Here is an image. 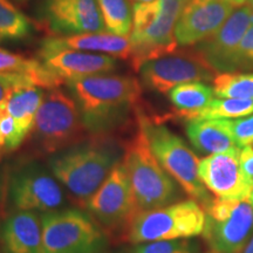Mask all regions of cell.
I'll return each mask as SVG.
<instances>
[{
  "instance_id": "obj_1",
  "label": "cell",
  "mask_w": 253,
  "mask_h": 253,
  "mask_svg": "<svg viewBox=\"0 0 253 253\" xmlns=\"http://www.w3.org/2000/svg\"><path fill=\"white\" fill-rule=\"evenodd\" d=\"M87 131L107 136L128 121L141 97V84L128 75L100 74L66 82Z\"/></svg>"
},
{
  "instance_id": "obj_2",
  "label": "cell",
  "mask_w": 253,
  "mask_h": 253,
  "mask_svg": "<svg viewBox=\"0 0 253 253\" xmlns=\"http://www.w3.org/2000/svg\"><path fill=\"white\" fill-rule=\"evenodd\" d=\"M123 148L107 136H95L90 141L66 148L48 161L49 170L68 190L78 205L87 202L121 162Z\"/></svg>"
},
{
  "instance_id": "obj_3",
  "label": "cell",
  "mask_w": 253,
  "mask_h": 253,
  "mask_svg": "<svg viewBox=\"0 0 253 253\" xmlns=\"http://www.w3.org/2000/svg\"><path fill=\"white\" fill-rule=\"evenodd\" d=\"M186 0H153L132 6L130 59L138 71L143 63L177 49L175 30Z\"/></svg>"
},
{
  "instance_id": "obj_4",
  "label": "cell",
  "mask_w": 253,
  "mask_h": 253,
  "mask_svg": "<svg viewBox=\"0 0 253 253\" xmlns=\"http://www.w3.org/2000/svg\"><path fill=\"white\" fill-rule=\"evenodd\" d=\"M122 164L141 212L175 203L178 188L150 149L142 126L123 148Z\"/></svg>"
},
{
  "instance_id": "obj_5",
  "label": "cell",
  "mask_w": 253,
  "mask_h": 253,
  "mask_svg": "<svg viewBox=\"0 0 253 253\" xmlns=\"http://www.w3.org/2000/svg\"><path fill=\"white\" fill-rule=\"evenodd\" d=\"M137 123L142 126L150 149L164 170L182 189L203 208L211 202L209 190L198 177L199 160L182 137L166 126L154 122L138 112Z\"/></svg>"
},
{
  "instance_id": "obj_6",
  "label": "cell",
  "mask_w": 253,
  "mask_h": 253,
  "mask_svg": "<svg viewBox=\"0 0 253 253\" xmlns=\"http://www.w3.org/2000/svg\"><path fill=\"white\" fill-rule=\"evenodd\" d=\"M86 126L77 101L59 88L49 89L34 120V141L43 154H56L82 142Z\"/></svg>"
},
{
  "instance_id": "obj_7",
  "label": "cell",
  "mask_w": 253,
  "mask_h": 253,
  "mask_svg": "<svg viewBox=\"0 0 253 253\" xmlns=\"http://www.w3.org/2000/svg\"><path fill=\"white\" fill-rule=\"evenodd\" d=\"M207 220L204 208L197 202L182 201L141 212L132 221L126 240L144 244L164 240L189 239L203 233Z\"/></svg>"
},
{
  "instance_id": "obj_8",
  "label": "cell",
  "mask_w": 253,
  "mask_h": 253,
  "mask_svg": "<svg viewBox=\"0 0 253 253\" xmlns=\"http://www.w3.org/2000/svg\"><path fill=\"white\" fill-rule=\"evenodd\" d=\"M41 226L43 253H101L108 244L100 224L77 209L42 213Z\"/></svg>"
},
{
  "instance_id": "obj_9",
  "label": "cell",
  "mask_w": 253,
  "mask_h": 253,
  "mask_svg": "<svg viewBox=\"0 0 253 253\" xmlns=\"http://www.w3.org/2000/svg\"><path fill=\"white\" fill-rule=\"evenodd\" d=\"M204 239L217 253H240L253 231V207L249 199L214 197L207 208Z\"/></svg>"
},
{
  "instance_id": "obj_10",
  "label": "cell",
  "mask_w": 253,
  "mask_h": 253,
  "mask_svg": "<svg viewBox=\"0 0 253 253\" xmlns=\"http://www.w3.org/2000/svg\"><path fill=\"white\" fill-rule=\"evenodd\" d=\"M88 213L106 233L126 235L141 213L122 161L87 202Z\"/></svg>"
},
{
  "instance_id": "obj_11",
  "label": "cell",
  "mask_w": 253,
  "mask_h": 253,
  "mask_svg": "<svg viewBox=\"0 0 253 253\" xmlns=\"http://www.w3.org/2000/svg\"><path fill=\"white\" fill-rule=\"evenodd\" d=\"M9 199L17 211L50 212L65 204V195L52 171L38 163L17 170L9 183Z\"/></svg>"
},
{
  "instance_id": "obj_12",
  "label": "cell",
  "mask_w": 253,
  "mask_h": 253,
  "mask_svg": "<svg viewBox=\"0 0 253 253\" xmlns=\"http://www.w3.org/2000/svg\"><path fill=\"white\" fill-rule=\"evenodd\" d=\"M148 89L160 94L188 82L213 81L217 73L197 53H171L143 63L138 69Z\"/></svg>"
},
{
  "instance_id": "obj_13",
  "label": "cell",
  "mask_w": 253,
  "mask_h": 253,
  "mask_svg": "<svg viewBox=\"0 0 253 253\" xmlns=\"http://www.w3.org/2000/svg\"><path fill=\"white\" fill-rule=\"evenodd\" d=\"M38 19L54 37L106 30L96 0H41Z\"/></svg>"
},
{
  "instance_id": "obj_14",
  "label": "cell",
  "mask_w": 253,
  "mask_h": 253,
  "mask_svg": "<svg viewBox=\"0 0 253 253\" xmlns=\"http://www.w3.org/2000/svg\"><path fill=\"white\" fill-rule=\"evenodd\" d=\"M253 25V13L248 5L239 6L212 36L195 45V52L219 73L237 72V53L245 33Z\"/></svg>"
},
{
  "instance_id": "obj_15",
  "label": "cell",
  "mask_w": 253,
  "mask_h": 253,
  "mask_svg": "<svg viewBox=\"0 0 253 253\" xmlns=\"http://www.w3.org/2000/svg\"><path fill=\"white\" fill-rule=\"evenodd\" d=\"M239 149L211 154L199 161L198 177L216 197L249 199L253 181L245 175L239 162Z\"/></svg>"
},
{
  "instance_id": "obj_16",
  "label": "cell",
  "mask_w": 253,
  "mask_h": 253,
  "mask_svg": "<svg viewBox=\"0 0 253 253\" xmlns=\"http://www.w3.org/2000/svg\"><path fill=\"white\" fill-rule=\"evenodd\" d=\"M235 11L226 0H186L175 37L179 46H195L212 36Z\"/></svg>"
},
{
  "instance_id": "obj_17",
  "label": "cell",
  "mask_w": 253,
  "mask_h": 253,
  "mask_svg": "<svg viewBox=\"0 0 253 253\" xmlns=\"http://www.w3.org/2000/svg\"><path fill=\"white\" fill-rule=\"evenodd\" d=\"M39 59L65 84L74 79L108 74L118 67L114 56L84 50L40 48Z\"/></svg>"
},
{
  "instance_id": "obj_18",
  "label": "cell",
  "mask_w": 253,
  "mask_h": 253,
  "mask_svg": "<svg viewBox=\"0 0 253 253\" xmlns=\"http://www.w3.org/2000/svg\"><path fill=\"white\" fill-rule=\"evenodd\" d=\"M40 48L84 50L110 55L114 58L129 59L131 43L129 37L116 36L110 32L102 31L68 37L47 38L41 41Z\"/></svg>"
},
{
  "instance_id": "obj_19",
  "label": "cell",
  "mask_w": 253,
  "mask_h": 253,
  "mask_svg": "<svg viewBox=\"0 0 253 253\" xmlns=\"http://www.w3.org/2000/svg\"><path fill=\"white\" fill-rule=\"evenodd\" d=\"M6 253H43L41 217L33 211H17L1 227Z\"/></svg>"
},
{
  "instance_id": "obj_20",
  "label": "cell",
  "mask_w": 253,
  "mask_h": 253,
  "mask_svg": "<svg viewBox=\"0 0 253 253\" xmlns=\"http://www.w3.org/2000/svg\"><path fill=\"white\" fill-rule=\"evenodd\" d=\"M186 135L198 151L204 154L225 153L239 149L231 128V120H192L186 125Z\"/></svg>"
},
{
  "instance_id": "obj_21",
  "label": "cell",
  "mask_w": 253,
  "mask_h": 253,
  "mask_svg": "<svg viewBox=\"0 0 253 253\" xmlns=\"http://www.w3.org/2000/svg\"><path fill=\"white\" fill-rule=\"evenodd\" d=\"M0 74L26 75L33 81L34 86L42 89H54L61 84L62 79L52 73L40 60L27 59L0 47Z\"/></svg>"
},
{
  "instance_id": "obj_22",
  "label": "cell",
  "mask_w": 253,
  "mask_h": 253,
  "mask_svg": "<svg viewBox=\"0 0 253 253\" xmlns=\"http://www.w3.org/2000/svg\"><path fill=\"white\" fill-rule=\"evenodd\" d=\"M213 96V88L204 82L182 84L169 91V99L175 108V114L185 121L197 119L198 114L214 99Z\"/></svg>"
},
{
  "instance_id": "obj_23",
  "label": "cell",
  "mask_w": 253,
  "mask_h": 253,
  "mask_svg": "<svg viewBox=\"0 0 253 253\" xmlns=\"http://www.w3.org/2000/svg\"><path fill=\"white\" fill-rule=\"evenodd\" d=\"M46 93L40 87H23L14 90L4 106L17 121L20 131L27 136L33 129L34 120Z\"/></svg>"
},
{
  "instance_id": "obj_24",
  "label": "cell",
  "mask_w": 253,
  "mask_h": 253,
  "mask_svg": "<svg viewBox=\"0 0 253 253\" xmlns=\"http://www.w3.org/2000/svg\"><path fill=\"white\" fill-rule=\"evenodd\" d=\"M107 32L129 37L132 30V7L129 0H96Z\"/></svg>"
},
{
  "instance_id": "obj_25",
  "label": "cell",
  "mask_w": 253,
  "mask_h": 253,
  "mask_svg": "<svg viewBox=\"0 0 253 253\" xmlns=\"http://www.w3.org/2000/svg\"><path fill=\"white\" fill-rule=\"evenodd\" d=\"M33 25L9 0H0V41H19L28 38Z\"/></svg>"
},
{
  "instance_id": "obj_26",
  "label": "cell",
  "mask_w": 253,
  "mask_h": 253,
  "mask_svg": "<svg viewBox=\"0 0 253 253\" xmlns=\"http://www.w3.org/2000/svg\"><path fill=\"white\" fill-rule=\"evenodd\" d=\"M212 82L217 97L253 100V73H219Z\"/></svg>"
},
{
  "instance_id": "obj_27",
  "label": "cell",
  "mask_w": 253,
  "mask_h": 253,
  "mask_svg": "<svg viewBox=\"0 0 253 253\" xmlns=\"http://www.w3.org/2000/svg\"><path fill=\"white\" fill-rule=\"evenodd\" d=\"M253 114V100L213 99L207 108L198 114L195 120L209 119H240Z\"/></svg>"
},
{
  "instance_id": "obj_28",
  "label": "cell",
  "mask_w": 253,
  "mask_h": 253,
  "mask_svg": "<svg viewBox=\"0 0 253 253\" xmlns=\"http://www.w3.org/2000/svg\"><path fill=\"white\" fill-rule=\"evenodd\" d=\"M18 123L8 113L4 103L0 106V149L13 150L25 140Z\"/></svg>"
},
{
  "instance_id": "obj_29",
  "label": "cell",
  "mask_w": 253,
  "mask_h": 253,
  "mask_svg": "<svg viewBox=\"0 0 253 253\" xmlns=\"http://www.w3.org/2000/svg\"><path fill=\"white\" fill-rule=\"evenodd\" d=\"M198 248L188 239L151 242L137 245L132 253H197Z\"/></svg>"
},
{
  "instance_id": "obj_30",
  "label": "cell",
  "mask_w": 253,
  "mask_h": 253,
  "mask_svg": "<svg viewBox=\"0 0 253 253\" xmlns=\"http://www.w3.org/2000/svg\"><path fill=\"white\" fill-rule=\"evenodd\" d=\"M36 87L33 81L26 75L21 74H0V106L7 100L14 90L23 87Z\"/></svg>"
},
{
  "instance_id": "obj_31",
  "label": "cell",
  "mask_w": 253,
  "mask_h": 253,
  "mask_svg": "<svg viewBox=\"0 0 253 253\" xmlns=\"http://www.w3.org/2000/svg\"><path fill=\"white\" fill-rule=\"evenodd\" d=\"M231 128L239 148L253 143V114L245 118L231 120Z\"/></svg>"
},
{
  "instance_id": "obj_32",
  "label": "cell",
  "mask_w": 253,
  "mask_h": 253,
  "mask_svg": "<svg viewBox=\"0 0 253 253\" xmlns=\"http://www.w3.org/2000/svg\"><path fill=\"white\" fill-rule=\"evenodd\" d=\"M239 69L253 71V25L245 33L237 53V71Z\"/></svg>"
},
{
  "instance_id": "obj_33",
  "label": "cell",
  "mask_w": 253,
  "mask_h": 253,
  "mask_svg": "<svg viewBox=\"0 0 253 253\" xmlns=\"http://www.w3.org/2000/svg\"><path fill=\"white\" fill-rule=\"evenodd\" d=\"M239 162L245 175L253 181V143L240 148Z\"/></svg>"
},
{
  "instance_id": "obj_34",
  "label": "cell",
  "mask_w": 253,
  "mask_h": 253,
  "mask_svg": "<svg viewBox=\"0 0 253 253\" xmlns=\"http://www.w3.org/2000/svg\"><path fill=\"white\" fill-rule=\"evenodd\" d=\"M240 253H253V235L250 237L249 242L246 243V245L244 246V249L242 250Z\"/></svg>"
},
{
  "instance_id": "obj_35",
  "label": "cell",
  "mask_w": 253,
  "mask_h": 253,
  "mask_svg": "<svg viewBox=\"0 0 253 253\" xmlns=\"http://www.w3.org/2000/svg\"><path fill=\"white\" fill-rule=\"evenodd\" d=\"M227 2H230V4H232L233 6H243V5H246V2H248V0H226Z\"/></svg>"
},
{
  "instance_id": "obj_36",
  "label": "cell",
  "mask_w": 253,
  "mask_h": 253,
  "mask_svg": "<svg viewBox=\"0 0 253 253\" xmlns=\"http://www.w3.org/2000/svg\"><path fill=\"white\" fill-rule=\"evenodd\" d=\"M246 5L249 6L250 8H251L252 13H253V0H248V2H246Z\"/></svg>"
},
{
  "instance_id": "obj_37",
  "label": "cell",
  "mask_w": 253,
  "mask_h": 253,
  "mask_svg": "<svg viewBox=\"0 0 253 253\" xmlns=\"http://www.w3.org/2000/svg\"><path fill=\"white\" fill-rule=\"evenodd\" d=\"M249 202H250V203H251V205H252V207H253V188H252V191H251V194H250Z\"/></svg>"
},
{
  "instance_id": "obj_38",
  "label": "cell",
  "mask_w": 253,
  "mask_h": 253,
  "mask_svg": "<svg viewBox=\"0 0 253 253\" xmlns=\"http://www.w3.org/2000/svg\"><path fill=\"white\" fill-rule=\"evenodd\" d=\"M135 2H149V1H153V0H134Z\"/></svg>"
},
{
  "instance_id": "obj_39",
  "label": "cell",
  "mask_w": 253,
  "mask_h": 253,
  "mask_svg": "<svg viewBox=\"0 0 253 253\" xmlns=\"http://www.w3.org/2000/svg\"><path fill=\"white\" fill-rule=\"evenodd\" d=\"M209 253H217V252H214V251H211V252H209Z\"/></svg>"
},
{
  "instance_id": "obj_40",
  "label": "cell",
  "mask_w": 253,
  "mask_h": 253,
  "mask_svg": "<svg viewBox=\"0 0 253 253\" xmlns=\"http://www.w3.org/2000/svg\"><path fill=\"white\" fill-rule=\"evenodd\" d=\"M19 1H24V0H19Z\"/></svg>"
},
{
  "instance_id": "obj_41",
  "label": "cell",
  "mask_w": 253,
  "mask_h": 253,
  "mask_svg": "<svg viewBox=\"0 0 253 253\" xmlns=\"http://www.w3.org/2000/svg\"><path fill=\"white\" fill-rule=\"evenodd\" d=\"M115 253H121V252H115Z\"/></svg>"
}]
</instances>
